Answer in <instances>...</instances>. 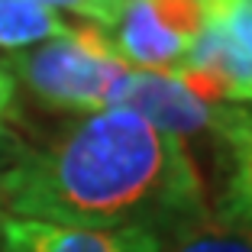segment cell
Segmentation results:
<instances>
[{
	"mask_svg": "<svg viewBox=\"0 0 252 252\" xmlns=\"http://www.w3.org/2000/svg\"><path fill=\"white\" fill-rule=\"evenodd\" d=\"M13 97H16V81L10 78L3 68H0V168L10 162V156H13L20 146H13V139H10V133H7V117H10V110H13Z\"/></svg>",
	"mask_w": 252,
	"mask_h": 252,
	"instance_id": "11",
	"label": "cell"
},
{
	"mask_svg": "<svg viewBox=\"0 0 252 252\" xmlns=\"http://www.w3.org/2000/svg\"><path fill=\"white\" fill-rule=\"evenodd\" d=\"M0 226H3V214H0Z\"/></svg>",
	"mask_w": 252,
	"mask_h": 252,
	"instance_id": "12",
	"label": "cell"
},
{
	"mask_svg": "<svg viewBox=\"0 0 252 252\" xmlns=\"http://www.w3.org/2000/svg\"><path fill=\"white\" fill-rule=\"evenodd\" d=\"M0 200L20 220L168 233L207 214L185 142L126 107L62 126L42 149H16L0 168Z\"/></svg>",
	"mask_w": 252,
	"mask_h": 252,
	"instance_id": "1",
	"label": "cell"
},
{
	"mask_svg": "<svg viewBox=\"0 0 252 252\" xmlns=\"http://www.w3.org/2000/svg\"><path fill=\"white\" fill-rule=\"evenodd\" d=\"M0 68L20 81L39 104L52 110H110L120 107L126 78L133 68L120 59H97L71 36L49 39L13 52Z\"/></svg>",
	"mask_w": 252,
	"mask_h": 252,
	"instance_id": "2",
	"label": "cell"
},
{
	"mask_svg": "<svg viewBox=\"0 0 252 252\" xmlns=\"http://www.w3.org/2000/svg\"><path fill=\"white\" fill-rule=\"evenodd\" d=\"M210 20L252 59V0H214Z\"/></svg>",
	"mask_w": 252,
	"mask_h": 252,
	"instance_id": "9",
	"label": "cell"
},
{
	"mask_svg": "<svg viewBox=\"0 0 252 252\" xmlns=\"http://www.w3.org/2000/svg\"><path fill=\"white\" fill-rule=\"evenodd\" d=\"M39 3H45V7H68L74 10L78 16H84V20L97 23V26H110L113 20H117L120 7H123L126 0H39Z\"/></svg>",
	"mask_w": 252,
	"mask_h": 252,
	"instance_id": "10",
	"label": "cell"
},
{
	"mask_svg": "<svg viewBox=\"0 0 252 252\" xmlns=\"http://www.w3.org/2000/svg\"><path fill=\"white\" fill-rule=\"evenodd\" d=\"M68 32V23L39 0H0V49L23 52Z\"/></svg>",
	"mask_w": 252,
	"mask_h": 252,
	"instance_id": "7",
	"label": "cell"
},
{
	"mask_svg": "<svg viewBox=\"0 0 252 252\" xmlns=\"http://www.w3.org/2000/svg\"><path fill=\"white\" fill-rule=\"evenodd\" d=\"M120 104L181 142L204 133L217 136L233 113L230 104H204L175 74L158 71H129Z\"/></svg>",
	"mask_w": 252,
	"mask_h": 252,
	"instance_id": "3",
	"label": "cell"
},
{
	"mask_svg": "<svg viewBox=\"0 0 252 252\" xmlns=\"http://www.w3.org/2000/svg\"><path fill=\"white\" fill-rule=\"evenodd\" d=\"M0 243L7 252H162V233L146 226L88 230L7 217L0 226Z\"/></svg>",
	"mask_w": 252,
	"mask_h": 252,
	"instance_id": "4",
	"label": "cell"
},
{
	"mask_svg": "<svg viewBox=\"0 0 252 252\" xmlns=\"http://www.w3.org/2000/svg\"><path fill=\"white\" fill-rule=\"evenodd\" d=\"M162 252H252V226L200 214L162 233Z\"/></svg>",
	"mask_w": 252,
	"mask_h": 252,
	"instance_id": "6",
	"label": "cell"
},
{
	"mask_svg": "<svg viewBox=\"0 0 252 252\" xmlns=\"http://www.w3.org/2000/svg\"><path fill=\"white\" fill-rule=\"evenodd\" d=\"M220 152L223 194L217 204V217L230 223L252 226V110L233 107L230 120L214 136Z\"/></svg>",
	"mask_w": 252,
	"mask_h": 252,
	"instance_id": "5",
	"label": "cell"
},
{
	"mask_svg": "<svg viewBox=\"0 0 252 252\" xmlns=\"http://www.w3.org/2000/svg\"><path fill=\"white\" fill-rule=\"evenodd\" d=\"M142 3L171 36H178L185 45H191L200 32L207 30L210 10H214V0H142Z\"/></svg>",
	"mask_w": 252,
	"mask_h": 252,
	"instance_id": "8",
	"label": "cell"
}]
</instances>
